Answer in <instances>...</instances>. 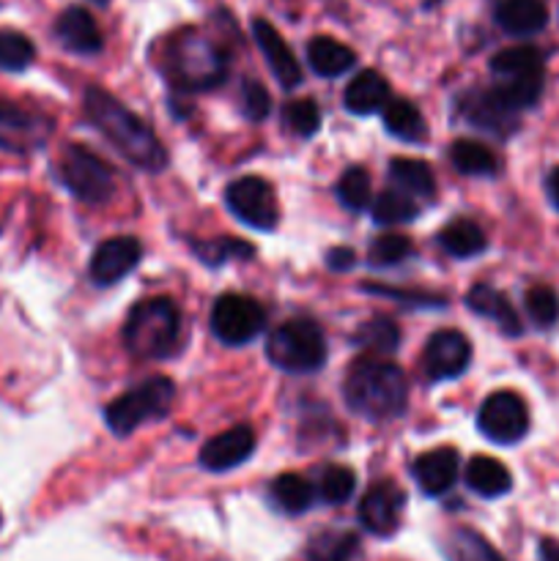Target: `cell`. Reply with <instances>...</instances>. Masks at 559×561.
<instances>
[{"mask_svg":"<svg viewBox=\"0 0 559 561\" xmlns=\"http://www.w3.org/2000/svg\"><path fill=\"white\" fill-rule=\"evenodd\" d=\"M406 507V493L395 482H376L367 488L360 502V524L362 529L376 537H389L398 531L400 515Z\"/></svg>","mask_w":559,"mask_h":561,"instance_id":"cell-13","label":"cell"},{"mask_svg":"<svg viewBox=\"0 0 559 561\" xmlns=\"http://www.w3.org/2000/svg\"><path fill=\"white\" fill-rule=\"evenodd\" d=\"M195 250L201 252L203 261L208 263H223L228 257L236 255H252V247L244 244V241H233V239H223V241H212V244H195Z\"/></svg>","mask_w":559,"mask_h":561,"instance_id":"cell-43","label":"cell"},{"mask_svg":"<svg viewBox=\"0 0 559 561\" xmlns=\"http://www.w3.org/2000/svg\"><path fill=\"white\" fill-rule=\"evenodd\" d=\"M384 129L403 142H420L427 126L417 104H411L409 99H389L384 107Z\"/></svg>","mask_w":559,"mask_h":561,"instance_id":"cell-30","label":"cell"},{"mask_svg":"<svg viewBox=\"0 0 559 561\" xmlns=\"http://www.w3.org/2000/svg\"><path fill=\"white\" fill-rule=\"evenodd\" d=\"M354 345L370 351V354H389L400 345V329L389 318L376 316L356 329Z\"/></svg>","mask_w":559,"mask_h":561,"instance_id":"cell-34","label":"cell"},{"mask_svg":"<svg viewBox=\"0 0 559 561\" xmlns=\"http://www.w3.org/2000/svg\"><path fill=\"white\" fill-rule=\"evenodd\" d=\"M343 398L351 411L367 420H392L409 403V381L395 362L381 356H365L351 365L343 381Z\"/></svg>","mask_w":559,"mask_h":561,"instance_id":"cell-2","label":"cell"},{"mask_svg":"<svg viewBox=\"0 0 559 561\" xmlns=\"http://www.w3.org/2000/svg\"><path fill=\"white\" fill-rule=\"evenodd\" d=\"M49 121L44 115L31 113L20 104L0 102V151L5 153H31L47 142Z\"/></svg>","mask_w":559,"mask_h":561,"instance_id":"cell-11","label":"cell"},{"mask_svg":"<svg viewBox=\"0 0 559 561\" xmlns=\"http://www.w3.org/2000/svg\"><path fill=\"white\" fill-rule=\"evenodd\" d=\"M493 16L510 36H535L546 27L548 9L543 0H499Z\"/></svg>","mask_w":559,"mask_h":561,"instance_id":"cell-20","label":"cell"},{"mask_svg":"<svg viewBox=\"0 0 559 561\" xmlns=\"http://www.w3.org/2000/svg\"><path fill=\"white\" fill-rule=\"evenodd\" d=\"M458 466L460 458L455 449H431L411 463V477L425 496H444L458 480Z\"/></svg>","mask_w":559,"mask_h":561,"instance_id":"cell-18","label":"cell"},{"mask_svg":"<svg viewBox=\"0 0 559 561\" xmlns=\"http://www.w3.org/2000/svg\"><path fill=\"white\" fill-rule=\"evenodd\" d=\"M387 102H389V82L373 69L360 71V75L349 82V88H345L343 93L345 110L354 115H373L378 113V110L387 107Z\"/></svg>","mask_w":559,"mask_h":561,"instance_id":"cell-21","label":"cell"},{"mask_svg":"<svg viewBox=\"0 0 559 561\" xmlns=\"http://www.w3.org/2000/svg\"><path fill=\"white\" fill-rule=\"evenodd\" d=\"M449 159H453L455 170L464 175H493L497 173V157L488 146L477 140H455L449 146Z\"/></svg>","mask_w":559,"mask_h":561,"instance_id":"cell-32","label":"cell"},{"mask_svg":"<svg viewBox=\"0 0 559 561\" xmlns=\"http://www.w3.org/2000/svg\"><path fill=\"white\" fill-rule=\"evenodd\" d=\"M85 115L132 164H137L146 173H159L168 164V153H164L162 142L153 135L151 126L146 121L137 118L129 107L118 102L113 93L104 88H85Z\"/></svg>","mask_w":559,"mask_h":561,"instance_id":"cell-1","label":"cell"},{"mask_svg":"<svg viewBox=\"0 0 559 561\" xmlns=\"http://www.w3.org/2000/svg\"><path fill=\"white\" fill-rule=\"evenodd\" d=\"M60 181L82 203H104L115 192L110 164L85 146H69L60 157Z\"/></svg>","mask_w":559,"mask_h":561,"instance_id":"cell-7","label":"cell"},{"mask_svg":"<svg viewBox=\"0 0 559 561\" xmlns=\"http://www.w3.org/2000/svg\"><path fill=\"white\" fill-rule=\"evenodd\" d=\"M442 551L447 561H504L502 553L475 529H449L442 542Z\"/></svg>","mask_w":559,"mask_h":561,"instance_id":"cell-26","label":"cell"},{"mask_svg":"<svg viewBox=\"0 0 559 561\" xmlns=\"http://www.w3.org/2000/svg\"><path fill=\"white\" fill-rule=\"evenodd\" d=\"M173 394L175 389L170 378H148L140 387H135L132 392H124L104 409L107 427L115 436H129V433H135L146 422L168 414L170 403H173Z\"/></svg>","mask_w":559,"mask_h":561,"instance_id":"cell-6","label":"cell"},{"mask_svg":"<svg viewBox=\"0 0 559 561\" xmlns=\"http://www.w3.org/2000/svg\"><path fill=\"white\" fill-rule=\"evenodd\" d=\"M252 36H255L258 49L263 53V58H266L272 75L280 80V85H285V88L299 85L301 66H299V60H296L294 49L288 47V42L280 36L277 27L266 20H255L252 22Z\"/></svg>","mask_w":559,"mask_h":561,"instance_id":"cell-17","label":"cell"},{"mask_svg":"<svg viewBox=\"0 0 559 561\" xmlns=\"http://www.w3.org/2000/svg\"><path fill=\"white\" fill-rule=\"evenodd\" d=\"M458 113L466 124L477 126L482 131H491L497 137H507L515 129V113L504 107L491 88L486 91H466L458 99Z\"/></svg>","mask_w":559,"mask_h":561,"instance_id":"cell-16","label":"cell"},{"mask_svg":"<svg viewBox=\"0 0 559 561\" xmlns=\"http://www.w3.org/2000/svg\"><path fill=\"white\" fill-rule=\"evenodd\" d=\"M168 75L179 91H208V88L223 85L228 77V58L217 42L201 33H186L170 42Z\"/></svg>","mask_w":559,"mask_h":561,"instance_id":"cell-4","label":"cell"},{"mask_svg":"<svg viewBox=\"0 0 559 561\" xmlns=\"http://www.w3.org/2000/svg\"><path fill=\"white\" fill-rule=\"evenodd\" d=\"M36 58L31 38L11 27H0V71H25Z\"/></svg>","mask_w":559,"mask_h":561,"instance_id":"cell-36","label":"cell"},{"mask_svg":"<svg viewBox=\"0 0 559 561\" xmlns=\"http://www.w3.org/2000/svg\"><path fill=\"white\" fill-rule=\"evenodd\" d=\"M540 561H559V542L557 540L540 542Z\"/></svg>","mask_w":559,"mask_h":561,"instance_id":"cell-46","label":"cell"},{"mask_svg":"<svg viewBox=\"0 0 559 561\" xmlns=\"http://www.w3.org/2000/svg\"><path fill=\"white\" fill-rule=\"evenodd\" d=\"M464 480L469 491H475L482 499H499L513 488V477H510L507 466L497 458H488V455H477V458L469 460Z\"/></svg>","mask_w":559,"mask_h":561,"instance_id":"cell-23","label":"cell"},{"mask_svg":"<svg viewBox=\"0 0 559 561\" xmlns=\"http://www.w3.org/2000/svg\"><path fill=\"white\" fill-rule=\"evenodd\" d=\"M266 356L285 373H316L327 362V340L316 323L294 318L269 334Z\"/></svg>","mask_w":559,"mask_h":561,"instance_id":"cell-5","label":"cell"},{"mask_svg":"<svg viewBox=\"0 0 559 561\" xmlns=\"http://www.w3.org/2000/svg\"><path fill=\"white\" fill-rule=\"evenodd\" d=\"M252 449H255V433H252V427L236 425L203 444L201 466L206 471H214V474H223V471H230L244 463V460H250Z\"/></svg>","mask_w":559,"mask_h":561,"instance_id":"cell-15","label":"cell"},{"mask_svg":"<svg viewBox=\"0 0 559 561\" xmlns=\"http://www.w3.org/2000/svg\"><path fill=\"white\" fill-rule=\"evenodd\" d=\"M225 203H228L230 214L239 222H244L252 230H274L277 228V197L269 181L258 179V175H244L228 184L225 190Z\"/></svg>","mask_w":559,"mask_h":561,"instance_id":"cell-9","label":"cell"},{"mask_svg":"<svg viewBox=\"0 0 559 561\" xmlns=\"http://www.w3.org/2000/svg\"><path fill=\"white\" fill-rule=\"evenodd\" d=\"M360 553V537L354 531L327 529L310 537L305 548L307 561H354Z\"/></svg>","mask_w":559,"mask_h":561,"instance_id":"cell-28","label":"cell"},{"mask_svg":"<svg viewBox=\"0 0 559 561\" xmlns=\"http://www.w3.org/2000/svg\"><path fill=\"white\" fill-rule=\"evenodd\" d=\"M142 244L132 236H115V239L102 241L91 257V279L96 285H115L140 263Z\"/></svg>","mask_w":559,"mask_h":561,"instance_id":"cell-14","label":"cell"},{"mask_svg":"<svg viewBox=\"0 0 559 561\" xmlns=\"http://www.w3.org/2000/svg\"><path fill=\"white\" fill-rule=\"evenodd\" d=\"M420 214L417 208L414 197L406 195L400 190H387L373 201V219L378 225H400V222H411V219Z\"/></svg>","mask_w":559,"mask_h":561,"instance_id":"cell-35","label":"cell"},{"mask_svg":"<svg viewBox=\"0 0 559 561\" xmlns=\"http://www.w3.org/2000/svg\"><path fill=\"white\" fill-rule=\"evenodd\" d=\"M491 91L497 93V99L504 104V107L518 113V110H526L532 107V104H537V99H540L543 71H526V75L502 77V80H497V85H493Z\"/></svg>","mask_w":559,"mask_h":561,"instance_id":"cell-29","label":"cell"},{"mask_svg":"<svg viewBox=\"0 0 559 561\" xmlns=\"http://www.w3.org/2000/svg\"><path fill=\"white\" fill-rule=\"evenodd\" d=\"M269 499L285 515H301L312 507L318 499L316 485L299 474H283L269 485Z\"/></svg>","mask_w":559,"mask_h":561,"instance_id":"cell-25","label":"cell"},{"mask_svg":"<svg viewBox=\"0 0 559 561\" xmlns=\"http://www.w3.org/2000/svg\"><path fill=\"white\" fill-rule=\"evenodd\" d=\"M285 124L301 137H312L321 126V110L312 99H296L285 107Z\"/></svg>","mask_w":559,"mask_h":561,"instance_id":"cell-41","label":"cell"},{"mask_svg":"<svg viewBox=\"0 0 559 561\" xmlns=\"http://www.w3.org/2000/svg\"><path fill=\"white\" fill-rule=\"evenodd\" d=\"M55 36H58V42L75 55H96L102 53L104 47V36L102 31H99L96 20H93L91 11L82 9V5H69V9L55 20Z\"/></svg>","mask_w":559,"mask_h":561,"instance_id":"cell-19","label":"cell"},{"mask_svg":"<svg viewBox=\"0 0 559 561\" xmlns=\"http://www.w3.org/2000/svg\"><path fill=\"white\" fill-rule=\"evenodd\" d=\"M526 71H543V53L537 47H529V44L507 47L491 58V75L497 77V80H502V77L526 75Z\"/></svg>","mask_w":559,"mask_h":561,"instance_id":"cell-33","label":"cell"},{"mask_svg":"<svg viewBox=\"0 0 559 561\" xmlns=\"http://www.w3.org/2000/svg\"><path fill=\"white\" fill-rule=\"evenodd\" d=\"M354 488H356L354 471H351L349 466L334 463V466H327V469L321 471L316 493L323 504H332V507H338V504L349 502L351 493H354Z\"/></svg>","mask_w":559,"mask_h":561,"instance_id":"cell-37","label":"cell"},{"mask_svg":"<svg viewBox=\"0 0 559 561\" xmlns=\"http://www.w3.org/2000/svg\"><path fill=\"white\" fill-rule=\"evenodd\" d=\"M307 64L318 77H340L356 64V53L332 36H316L307 44Z\"/></svg>","mask_w":559,"mask_h":561,"instance_id":"cell-24","label":"cell"},{"mask_svg":"<svg viewBox=\"0 0 559 561\" xmlns=\"http://www.w3.org/2000/svg\"><path fill=\"white\" fill-rule=\"evenodd\" d=\"M546 190H548V197H551V203H554V206L559 208V168H554L551 173H548Z\"/></svg>","mask_w":559,"mask_h":561,"instance_id":"cell-45","label":"cell"},{"mask_svg":"<svg viewBox=\"0 0 559 561\" xmlns=\"http://www.w3.org/2000/svg\"><path fill=\"white\" fill-rule=\"evenodd\" d=\"M181 334V312L168 296L137 301L124 323V345L140 359H164L173 354Z\"/></svg>","mask_w":559,"mask_h":561,"instance_id":"cell-3","label":"cell"},{"mask_svg":"<svg viewBox=\"0 0 559 561\" xmlns=\"http://www.w3.org/2000/svg\"><path fill=\"white\" fill-rule=\"evenodd\" d=\"M466 307H469L471 312H477V316L491 318V321L497 323L504 334H510V337L521 334L518 312L513 310L507 296L499 294V290L491 288V285H475V288L466 294Z\"/></svg>","mask_w":559,"mask_h":561,"instance_id":"cell-22","label":"cell"},{"mask_svg":"<svg viewBox=\"0 0 559 561\" xmlns=\"http://www.w3.org/2000/svg\"><path fill=\"white\" fill-rule=\"evenodd\" d=\"M354 263H356V255L351 247H334V250H329L327 255V266L332 268V272H349Z\"/></svg>","mask_w":559,"mask_h":561,"instance_id":"cell-44","label":"cell"},{"mask_svg":"<svg viewBox=\"0 0 559 561\" xmlns=\"http://www.w3.org/2000/svg\"><path fill=\"white\" fill-rule=\"evenodd\" d=\"M438 244L453 257H475L486 250V233L471 219H455L438 233Z\"/></svg>","mask_w":559,"mask_h":561,"instance_id":"cell-31","label":"cell"},{"mask_svg":"<svg viewBox=\"0 0 559 561\" xmlns=\"http://www.w3.org/2000/svg\"><path fill=\"white\" fill-rule=\"evenodd\" d=\"M338 201L349 211H365L370 203V175L362 168H349L338 181Z\"/></svg>","mask_w":559,"mask_h":561,"instance_id":"cell-39","label":"cell"},{"mask_svg":"<svg viewBox=\"0 0 559 561\" xmlns=\"http://www.w3.org/2000/svg\"><path fill=\"white\" fill-rule=\"evenodd\" d=\"M477 427L493 444H515L529 431V411L521 394L502 389L488 394L477 414Z\"/></svg>","mask_w":559,"mask_h":561,"instance_id":"cell-10","label":"cell"},{"mask_svg":"<svg viewBox=\"0 0 559 561\" xmlns=\"http://www.w3.org/2000/svg\"><path fill=\"white\" fill-rule=\"evenodd\" d=\"M411 252H414V247H411V241L406 239L403 233H384L378 236L370 244V250H367V263L376 268L398 266V263H403Z\"/></svg>","mask_w":559,"mask_h":561,"instance_id":"cell-38","label":"cell"},{"mask_svg":"<svg viewBox=\"0 0 559 561\" xmlns=\"http://www.w3.org/2000/svg\"><path fill=\"white\" fill-rule=\"evenodd\" d=\"M272 110V96H269L266 88L255 80H247L241 85V113L250 121H263Z\"/></svg>","mask_w":559,"mask_h":561,"instance_id":"cell-42","label":"cell"},{"mask_svg":"<svg viewBox=\"0 0 559 561\" xmlns=\"http://www.w3.org/2000/svg\"><path fill=\"white\" fill-rule=\"evenodd\" d=\"M266 327V310L247 294H225L212 307V332L225 345H247Z\"/></svg>","mask_w":559,"mask_h":561,"instance_id":"cell-8","label":"cell"},{"mask_svg":"<svg viewBox=\"0 0 559 561\" xmlns=\"http://www.w3.org/2000/svg\"><path fill=\"white\" fill-rule=\"evenodd\" d=\"M93 3H99V5H104V3H107V0H93Z\"/></svg>","mask_w":559,"mask_h":561,"instance_id":"cell-47","label":"cell"},{"mask_svg":"<svg viewBox=\"0 0 559 561\" xmlns=\"http://www.w3.org/2000/svg\"><path fill=\"white\" fill-rule=\"evenodd\" d=\"M469 340L455 329H442L427 340L425 354H422V370H425L427 381H449V378H458L469 367Z\"/></svg>","mask_w":559,"mask_h":561,"instance_id":"cell-12","label":"cell"},{"mask_svg":"<svg viewBox=\"0 0 559 561\" xmlns=\"http://www.w3.org/2000/svg\"><path fill=\"white\" fill-rule=\"evenodd\" d=\"M526 312L537 327H551L559 318V299L548 285H535L526 290Z\"/></svg>","mask_w":559,"mask_h":561,"instance_id":"cell-40","label":"cell"},{"mask_svg":"<svg viewBox=\"0 0 559 561\" xmlns=\"http://www.w3.org/2000/svg\"><path fill=\"white\" fill-rule=\"evenodd\" d=\"M389 179H392L395 190L406 192V195L411 197H433V192H436L433 170L427 168L422 159H392V162H389Z\"/></svg>","mask_w":559,"mask_h":561,"instance_id":"cell-27","label":"cell"}]
</instances>
